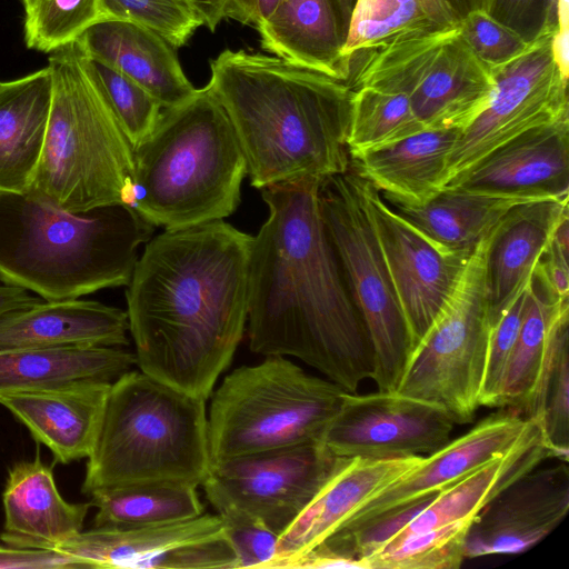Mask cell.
<instances>
[{
  "instance_id": "obj_37",
  "label": "cell",
  "mask_w": 569,
  "mask_h": 569,
  "mask_svg": "<svg viewBox=\"0 0 569 569\" xmlns=\"http://www.w3.org/2000/svg\"><path fill=\"white\" fill-rule=\"evenodd\" d=\"M476 516L388 543L367 558L370 569H458L466 559L468 530Z\"/></svg>"
},
{
  "instance_id": "obj_46",
  "label": "cell",
  "mask_w": 569,
  "mask_h": 569,
  "mask_svg": "<svg viewBox=\"0 0 569 569\" xmlns=\"http://www.w3.org/2000/svg\"><path fill=\"white\" fill-rule=\"evenodd\" d=\"M537 268L555 295L559 298L569 297L568 252L550 239L537 263Z\"/></svg>"
},
{
  "instance_id": "obj_44",
  "label": "cell",
  "mask_w": 569,
  "mask_h": 569,
  "mask_svg": "<svg viewBox=\"0 0 569 569\" xmlns=\"http://www.w3.org/2000/svg\"><path fill=\"white\" fill-rule=\"evenodd\" d=\"M486 11L528 43L549 34L546 32L547 0H489Z\"/></svg>"
},
{
  "instance_id": "obj_23",
  "label": "cell",
  "mask_w": 569,
  "mask_h": 569,
  "mask_svg": "<svg viewBox=\"0 0 569 569\" xmlns=\"http://www.w3.org/2000/svg\"><path fill=\"white\" fill-rule=\"evenodd\" d=\"M77 41L86 56L136 81L162 109L187 102L198 90L186 77L176 48L146 27L104 18L89 27Z\"/></svg>"
},
{
  "instance_id": "obj_9",
  "label": "cell",
  "mask_w": 569,
  "mask_h": 569,
  "mask_svg": "<svg viewBox=\"0 0 569 569\" xmlns=\"http://www.w3.org/2000/svg\"><path fill=\"white\" fill-rule=\"evenodd\" d=\"M343 82L407 96L426 129L465 130L488 107L491 69L470 49L459 26L405 33L342 59Z\"/></svg>"
},
{
  "instance_id": "obj_17",
  "label": "cell",
  "mask_w": 569,
  "mask_h": 569,
  "mask_svg": "<svg viewBox=\"0 0 569 569\" xmlns=\"http://www.w3.org/2000/svg\"><path fill=\"white\" fill-rule=\"evenodd\" d=\"M568 509V461L539 466L476 515L466 538V558L527 551L561 523Z\"/></svg>"
},
{
  "instance_id": "obj_10",
  "label": "cell",
  "mask_w": 569,
  "mask_h": 569,
  "mask_svg": "<svg viewBox=\"0 0 569 569\" xmlns=\"http://www.w3.org/2000/svg\"><path fill=\"white\" fill-rule=\"evenodd\" d=\"M318 200L326 232L371 343L370 379L378 391L396 392L412 345L366 206L362 178L353 169L328 177L320 183Z\"/></svg>"
},
{
  "instance_id": "obj_25",
  "label": "cell",
  "mask_w": 569,
  "mask_h": 569,
  "mask_svg": "<svg viewBox=\"0 0 569 569\" xmlns=\"http://www.w3.org/2000/svg\"><path fill=\"white\" fill-rule=\"evenodd\" d=\"M127 311L94 300L46 301L0 316V350L129 345Z\"/></svg>"
},
{
  "instance_id": "obj_48",
  "label": "cell",
  "mask_w": 569,
  "mask_h": 569,
  "mask_svg": "<svg viewBox=\"0 0 569 569\" xmlns=\"http://www.w3.org/2000/svg\"><path fill=\"white\" fill-rule=\"evenodd\" d=\"M279 0H228L224 16L258 30L271 16Z\"/></svg>"
},
{
  "instance_id": "obj_35",
  "label": "cell",
  "mask_w": 569,
  "mask_h": 569,
  "mask_svg": "<svg viewBox=\"0 0 569 569\" xmlns=\"http://www.w3.org/2000/svg\"><path fill=\"white\" fill-rule=\"evenodd\" d=\"M423 129L406 94L370 87L353 90L347 138L350 159Z\"/></svg>"
},
{
  "instance_id": "obj_51",
  "label": "cell",
  "mask_w": 569,
  "mask_h": 569,
  "mask_svg": "<svg viewBox=\"0 0 569 569\" xmlns=\"http://www.w3.org/2000/svg\"><path fill=\"white\" fill-rule=\"evenodd\" d=\"M555 61L563 78L569 77V24H559L551 38Z\"/></svg>"
},
{
  "instance_id": "obj_38",
  "label": "cell",
  "mask_w": 569,
  "mask_h": 569,
  "mask_svg": "<svg viewBox=\"0 0 569 569\" xmlns=\"http://www.w3.org/2000/svg\"><path fill=\"white\" fill-rule=\"evenodd\" d=\"M23 34L29 49L50 53L76 41L104 19L101 0H22Z\"/></svg>"
},
{
  "instance_id": "obj_45",
  "label": "cell",
  "mask_w": 569,
  "mask_h": 569,
  "mask_svg": "<svg viewBox=\"0 0 569 569\" xmlns=\"http://www.w3.org/2000/svg\"><path fill=\"white\" fill-rule=\"evenodd\" d=\"M87 568L74 557L58 551L21 550L0 546V569H80Z\"/></svg>"
},
{
  "instance_id": "obj_39",
  "label": "cell",
  "mask_w": 569,
  "mask_h": 569,
  "mask_svg": "<svg viewBox=\"0 0 569 569\" xmlns=\"http://www.w3.org/2000/svg\"><path fill=\"white\" fill-rule=\"evenodd\" d=\"M84 58L92 79L134 148L153 130L162 110L161 104L119 70L86 54Z\"/></svg>"
},
{
  "instance_id": "obj_32",
  "label": "cell",
  "mask_w": 569,
  "mask_h": 569,
  "mask_svg": "<svg viewBox=\"0 0 569 569\" xmlns=\"http://www.w3.org/2000/svg\"><path fill=\"white\" fill-rule=\"evenodd\" d=\"M568 298L553 293L536 264L528 287L523 320L507 363L496 408L527 413L548 362L558 325L569 313Z\"/></svg>"
},
{
  "instance_id": "obj_7",
  "label": "cell",
  "mask_w": 569,
  "mask_h": 569,
  "mask_svg": "<svg viewBox=\"0 0 569 569\" xmlns=\"http://www.w3.org/2000/svg\"><path fill=\"white\" fill-rule=\"evenodd\" d=\"M51 106L41 159L27 192L68 212L133 208V148L92 79L78 41L49 53Z\"/></svg>"
},
{
  "instance_id": "obj_8",
  "label": "cell",
  "mask_w": 569,
  "mask_h": 569,
  "mask_svg": "<svg viewBox=\"0 0 569 569\" xmlns=\"http://www.w3.org/2000/svg\"><path fill=\"white\" fill-rule=\"evenodd\" d=\"M345 392L283 356L234 369L211 399L210 461L320 441Z\"/></svg>"
},
{
  "instance_id": "obj_50",
  "label": "cell",
  "mask_w": 569,
  "mask_h": 569,
  "mask_svg": "<svg viewBox=\"0 0 569 569\" xmlns=\"http://www.w3.org/2000/svg\"><path fill=\"white\" fill-rule=\"evenodd\" d=\"M201 18L203 26L214 31L226 18L228 0H184Z\"/></svg>"
},
{
  "instance_id": "obj_21",
  "label": "cell",
  "mask_w": 569,
  "mask_h": 569,
  "mask_svg": "<svg viewBox=\"0 0 569 569\" xmlns=\"http://www.w3.org/2000/svg\"><path fill=\"white\" fill-rule=\"evenodd\" d=\"M110 385L84 380L6 392L0 405L51 451L54 462L67 465L90 455Z\"/></svg>"
},
{
  "instance_id": "obj_22",
  "label": "cell",
  "mask_w": 569,
  "mask_h": 569,
  "mask_svg": "<svg viewBox=\"0 0 569 569\" xmlns=\"http://www.w3.org/2000/svg\"><path fill=\"white\" fill-rule=\"evenodd\" d=\"M3 545L21 550L57 551L83 530L90 502L71 503L60 495L52 472L37 452L13 463L2 492Z\"/></svg>"
},
{
  "instance_id": "obj_6",
  "label": "cell",
  "mask_w": 569,
  "mask_h": 569,
  "mask_svg": "<svg viewBox=\"0 0 569 569\" xmlns=\"http://www.w3.org/2000/svg\"><path fill=\"white\" fill-rule=\"evenodd\" d=\"M210 463L206 401L130 370L110 385L81 492L144 482L198 487Z\"/></svg>"
},
{
  "instance_id": "obj_15",
  "label": "cell",
  "mask_w": 569,
  "mask_h": 569,
  "mask_svg": "<svg viewBox=\"0 0 569 569\" xmlns=\"http://www.w3.org/2000/svg\"><path fill=\"white\" fill-rule=\"evenodd\" d=\"M362 191L413 350L451 297L472 253L435 243L365 179Z\"/></svg>"
},
{
  "instance_id": "obj_41",
  "label": "cell",
  "mask_w": 569,
  "mask_h": 569,
  "mask_svg": "<svg viewBox=\"0 0 569 569\" xmlns=\"http://www.w3.org/2000/svg\"><path fill=\"white\" fill-rule=\"evenodd\" d=\"M528 287L529 283L513 301L491 321L480 398L481 406L496 408L507 363L523 320Z\"/></svg>"
},
{
  "instance_id": "obj_14",
  "label": "cell",
  "mask_w": 569,
  "mask_h": 569,
  "mask_svg": "<svg viewBox=\"0 0 569 569\" xmlns=\"http://www.w3.org/2000/svg\"><path fill=\"white\" fill-rule=\"evenodd\" d=\"M57 551L94 569H238L219 515L147 527H93Z\"/></svg>"
},
{
  "instance_id": "obj_40",
  "label": "cell",
  "mask_w": 569,
  "mask_h": 569,
  "mask_svg": "<svg viewBox=\"0 0 569 569\" xmlns=\"http://www.w3.org/2000/svg\"><path fill=\"white\" fill-rule=\"evenodd\" d=\"M103 18L134 22L168 41L184 46L203 26L201 18L184 0H101Z\"/></svg>"
},
{
  "instance_id": "obj_29",
  "label": "cell",
  "mask_w": 569,
  "mask_h": 569,
  "mask_svg": "<svg viewBox=\"0 0 569 569\" xmlns=\"http://www.w3.org/2000/svg\"><path fill=\"white\" fill-rule=\"evenodd\" d=\"M258 31L266 51L343 81L347 30L335 0H279Z\"/></svg>"
},
{
  "instance_id": "obj_52",
  "label": "cell",
  "mask_w": 569,
  "mask_h": 569,
  "mask_svg": "<svg viewBox=\"0 0 569 569\" xmlns=\"http://www.w3.org/2000/svg\"><path fill=\"white\" fill-rule=\"evenodd\" d=\"M461 18L475 10H487L486 0H449Z\"/></svg>"
},
{
  "instance_id": "obj_11",
  "label": "cell",
  "mask_w": 569,
  "mask_h": 569,
  "mask_svg": "<svg viewBox=\"0 0 569 569\" xmlns=\"http://www.w3.org/2000/svg\"><path fill=\"white\" fill-rule=\"evenodd\" d=\"M489 234L470 256L460 280L415 347L396 392L469 423L481 406L491 328L486 286Z\"/></svg>"
},
{
  "instance_id": "obj_28",
  "label": "cell",
  "mask_w": 569,
  "mask_h": 569,
  "mask_svg": "<svg viewBox=\"0 0 569 569\" xmlns=\"http://www.w3.org/2000/svg\"><path fill=\"white\" fill-rule=\"evenodd\" d=\"M548 459H555V456L545 443L538 425L529 419L526 430L507 452L440 491L388 543L412 533L476 516L506 488Z\"/></svg>"
},
{
  "instance_id": "obj_18",
  "label": "cell",
  "mask_w": 569,
  "mask_h": 569,
  "mask_svg": "<svg viewBox=\"0 0 569 569\" xmlns=\"http://www.w3.org/2000/svg\"><path fill=\"white\" fill-rule=\"evenodd\" d=\"M445 188L537 200L568 198L569 120L531 129L505 142Z\"/></svg>"
},
{
  "instance_id": "obj_4",
  "label": "cell",
  "mask_w": 569,
  "mask_h": 569,
  "mask_svg": "<svg viewBox=\"0 0 569 569\" xmlns=\"http://www.w3.org/2000/svg\"><path fill=\"white\" fill-rule=\"evenodd\" d=\"M153 231L122 203L73 213L30 192L0 193V282L46 301L128 286Z\"/></svg>"
},
{
  "instance_id": "obj_12",
  "label": "cell",
  "mask_w": 569,
  "mask_h": 569,
  "mask_svg": "<svg viewBox=\"0 0 569 569\" xmlns=\"http://www.w3.org/2000/svg\"><path fill=\"white\" fill-rule=\"evenodd\" d=\"M347 460L309 442L211 462L201 486L217 511H240L281 536Z\"/></svg>"
},
{
  "instance_id": "obj_53",
  "label": "cell",
  "mask_w": 569,
  "mask_h": 569,
  "mask_svg": "<svg viewBox=\"0 0 569 569\" xmlns=\"http://www.w3.org/2000/svg\"><path fill=\"white\" fill-rule=\"evenodd\" d=\"M338 11L340 13L342 23L348 32L350 17L356 6L357 0H335Z\"/></svg>"
},
{
  "instance_id": "obj_19",
  "label": "cell",
  "mask_w": 569,
  "mask_h": 569,
  "mask_svg": "<svg viewBox=\"0 0 569 569\" xmlns=\"http://www.w3.org/2000/svg\"><path fill=\"white\" fill-rule=\"evenodd\" d=\"M528 423L529 419L519 411L500 408L462 436L423 456L417 466L371 497L340 528L445 490L507 452Z\"/></svg>"
},
{
  "instance_id": "obj_26",
  "label": "cell",
  "mask_w": 569,
  "mask_h": 569,
  "mask_svg": "<svg viewBox=\"0 0 569 569\" xmlns=\"http://www.w3.org/2000/svg\"><path fill=\"white\" fill-rule=\"evenodd\" d=\"M456 129H423L351 159L355 171L386 199L420 204L445 189Z\"/></svg>"
},
{
  "instance_id": "obj_5",
  "label": "cell",
  "mask_w": 569,
  "mask_h": 569,
  "mask_svg": "<svg viewBox=\"0 0 569 569\" xmlns=\"http://www.w3.org/2000/svg\"><path fill=\"white\" fill-rule=\"evenodd\" d=\"M133 208L164 230L229 217L247 176L233 126L209 84L161 111L133 148Z\"/></svg>"
},
{
  "instance_id": "obj_13",
  "label": "cell",
  "mask_w": 569,
  "mask_h": 569,
  "mask_svg": "<svg viewBox=\"0 0 569 569\" xmlns=\"http://www.w3.org/2000/svg\"><path fill=\"white\" fill-rule=\"evenodd\" d=\"M551 38L552 34L542 36L510 62L491 69V99L486 110L460 132L449 157L448 182L519 134L569 120L568 79L555 61Z\"/></svg>"
},
{
  "instance_id": "obj_20",
  "label": "cell",
  "mask_w": 569,
  "mask_h": 569,
  "mask_svg": "<svg viewBox=\"0 0 569 569\" xmlns=\"http://www.w3.org/2000/svg\"><path fill=\"white\" fill-rule=\"evenodd\" d=\"M422 457L348 459L279 536L269 569H289L297 559L335 533L371 497L417 466Z\"/></svg>"
},
{
  "instance_id": "obj_47",
  "label": "cell",
  "mask_w": 569,
  "mask_h": 569,
  "mask_svg": "<svg viewBox=\"0 0 569 569\" xmlns=\"http://www.w3.org/2000/svg\"><path fill=\"white\" fill-rule=\"evenodd\" d=\"M291 569L298 568H356V569H370L367 560L345 557L326 542H321L311 549L309 552L297 559L291 566Z\"/></svg>"
},
{
  "instance_id": "obj_1",
  "label": "cell",
  "mask_w": 569,
  "mask_h": 569,
  "mask_svg": "<svg viewBox=\"0 0 569 569\" xmlns=\"http://www.w3.org/2000/svg\"><path fill=\"white\" fill-rule=\"evenodd\" d=\"M252 240L220 219L147 242L126 291L140 371L209 399L243 337Z\"/></svg>"
},
{
  "instance_id": "obj_55",
  "label": "cell",
  "mask_w": 569,
  "mask_h": 569,
  "mask_svg": "<svg viewBox=\"0 0 569 569\" xmlns=\"http://www.w3.org/2000/svg\"><path fill=\"white\" fill-rule=\"evenodd\" d=\"M486 1H487V6H488L489 0H486Z\"/></svg>"
},
{
  "instance_id": "obj_36",
  "label": "cell",
  "mask_w": 569,
  "mask_h": 569,
  "mask_svg": "<svg viewBox=\"0 0 569 569\" xmlns=\"http://www.w3.org/2000/svg\"><path fill=\"white\" fill-rule=\"evenodd\" d=\"M525 418L533 420L555 459L569 453V313L557 328L551 352Z\"/></svg>"
},
{
  "instance_id": "obj_34",
  "label": "cell",
  "mask_w": 569,
  "mask_h": 569,
  "mask_svg": "<svg viewBox=\"0 0 569 569\" xmlns=\"http://www.w3.org/2000/svg\"><path fill=\"white\" fill-rule=\"evenodd\" d=\"M460 16L449 0H357L345 56L396 36L456 28Z\"/></svg>"
},
{
  "instance_id": "obj_43",
  "label": "cell",
  "mask_w": 569,
  "mask_h": 569,
  "mask_svg": "<svg viewBox=\"0 0 569 569\" xmlns=\"http://www.w3.org/2000/svg\"><path fill=\"white\" fill-rule=\"evenodd\" d=\"M240 568L269 569L279 536L253 518L232 509L218 511Z\"/></svg>"
},
{
  "instance_id": "obj_3",
  "label": "cell",
  "mask_w": 569,
  "mask_h": 569,
  "mask_svg": "<svg viewBox=\"0 0 569 569\" xmlns=\"http://www.w3.org/2000/svg\"><path fill=\"white\" fill-rule=\"evenodd\" d=\"M209 87L224 108L257 189L351 169L347 147L353 90L278 57L222 51Z\"/></svg>"
},
{
  "instance_id": "obj_16",
  "label": "cell",
  "mask_w": 569,
  "mask_h": 569,
  "mask_svg": "<svg viewBox=\"0 0 569 569\" xmlns=\"http://www.w3.org/2000/svg\"><path fill=\"white\" fill-rule=\"evenodd\" d=\"M455 425L441 408L398 392L346 391L320 442L347 459L423 456L446 445Z\"/></svg>"
},
{
  "instance_id": "obj_49",
  "label": "cell",
  "mask_w": 569,
  "mask_h": 569,
  "mask_svg": "<svg viewBox=\"0 0 569 569\" xmlns=\"http://www.w3.org/2000/svg\"><path fill=\"white\" fill-rule=\"evenodd\" d=\"M42 300V298L26 289L0 282V316L8 311L36 305Z\"/></svg>"
},
{
  "instance_id": "obj_2",
  "label": "cell",
  "mask_w": 569,
  "mask_h": 569,
  "mask_svg": "<svg viewBox=\"0 0 569 569\" xmlns=\"http://www.w3.org/2000/svg\"><path fill=\"white\" fill-rule=\"evenodd\" d=\"M321 179L261 189L268 218L253 237L248 338L262 356H292L348 392L371 378L373 355L326 232Z\"/></svg>"
},
{
  "instance_id": "obj_54",
  "label": "cell",
  "mask_w": 569,
  "mask_h": 569,
  "mask_svg": "<svg viewBox=\"0 0 569 569\" xmlns=\"http://www.w3.org/2000/svg\"><path fill=\"white\" fill-rule=\"evenodd\" d=\"M2 83H3V82H2V81H0V88H1Z\"/></svg>"
},
{
  "instance_id": "obj_33",
  "label": "cell",
  "mask_w": 569,
  "mask_h": 569,
  "mask_svg": "<svg viewBox=\"0 0 569 569\" xmlns=\"http://www.w3.org/2000/svg\"><path fill=\"white\" fill-rule=\"evenodd\" d=\"M97 509L93 527H147L183 521L203 513L197 487L174 482H144L90 495Z\"/></svg>"
},
{
  "instance_id": "obj_30",
  "label": "cell",
  "mask_w": 569,
  "mask_h": 569,
  "mask_svg": "<svg viewBox=\"0 0 569 569\" xmlns=\"http://www.w3.org/2000/svg\"><path fill=\"white\" fill-rule=\"evenodd\" d=\"M137 366L122 347H56L0 350V395L94 380L112 383Z\"/></svg>"
},
{
  "instance_id": "obj_27",
  "label": "cell",
  "mask_w": 569,
  "mask_h": 569,
  "mask_svg": "<svg viewBox=\"0 0 569 569\" xmlns=\"http://www.w3.org/2000/svg\"><path fill=\"white\" fill-rule=\"evenodd\" d=\"M52 96L47 66L0 88V193H24L39 166Z\"/></svg>"
},
{
  "instance_id": "obj_31",
  "label": "cell",
  "mask_w": 569,
  "mask_h": 569,
  "mask_svg": "<svg viewBox=\"0 0 569 569\" xmlns=\"http://www.w3.org/2000/svg\"><path fill=\"white\" fill-rule=\"evenodd\" d=\"M536 200L452 188H445L420 204L386 199L391 208L435 243L468 256L513 206Z\"/></svg>"
},
{
  "instance_id": "obj_24",
  "label": "cell",
  "mask_w": 569,
  "mask_h": 569,
  "mask_svg": "<svg viewBox=\"0 0 569 569\" xmlns=\"http://www.w3.org/2000/svg\"><path fill=\"white\" fill-rule=\"evenodd\" d=\"M568 216V198L513 206L489 233L486 286L492 321L528 286L551 236Z\"/></svg>"
},
{
  "instance_id": "obj_42",
  "label": "cell",
  "mask_w": 569,
  "mask_h": 569,
  "mask_svg": "<svg viewBox=\"0 0 569 569\" xmlns=\"http://www.w3.org/2000/svg\"><path fill=\"white\" fill-rule=\"evenodd\" d=\"M459 28L473 53L490 69L510 62L531 44L486 10L469 12L461 18Z\"/></svg>"
}]
</instances>
